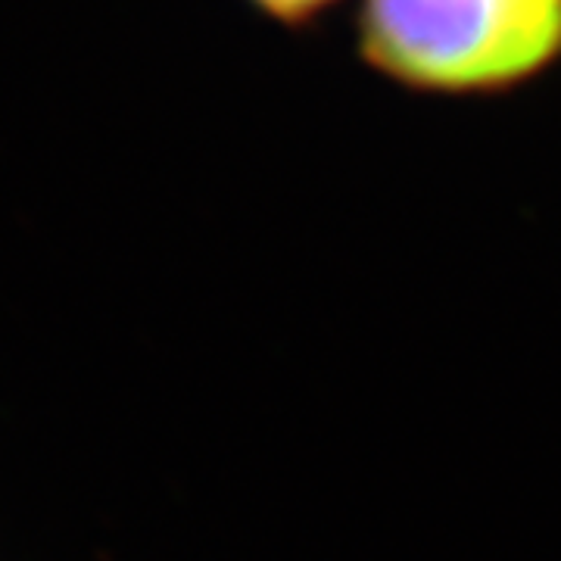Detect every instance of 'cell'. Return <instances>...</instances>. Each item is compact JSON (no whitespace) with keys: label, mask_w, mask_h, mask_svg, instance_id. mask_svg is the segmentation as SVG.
I'll list each match as a JSON object with an SVG mask.
<instances>
[{"label":"cell","mask_w":561,"mask_h":561,"mask_svg":"<svg viewBox=\"0 0 561 561\" xmlns=\"http://www.w3.org/2000/svg\"><path fill=\"white\" fill-rule=\"evenodd\" d=\"M362 44L412 88H502L559 54L561 0H365Z\"/></svg>","instance_id":"6da1fadb"},{"label":"cell","mask_w":561,"mask_h":561,"mask_svg":"<svg viewBox=\"0 0 561 561\" xmlns=\"http://www.w3.org/2000/svg\"><path fill=\"white\" fill-rule=\"evenodd\" d=\"M260 3L275 16H294L297 20V16L319 10L321 3H328V0H260Z\"/></svg>","instance_id":"7a4b0ae2"}]
</instances>
